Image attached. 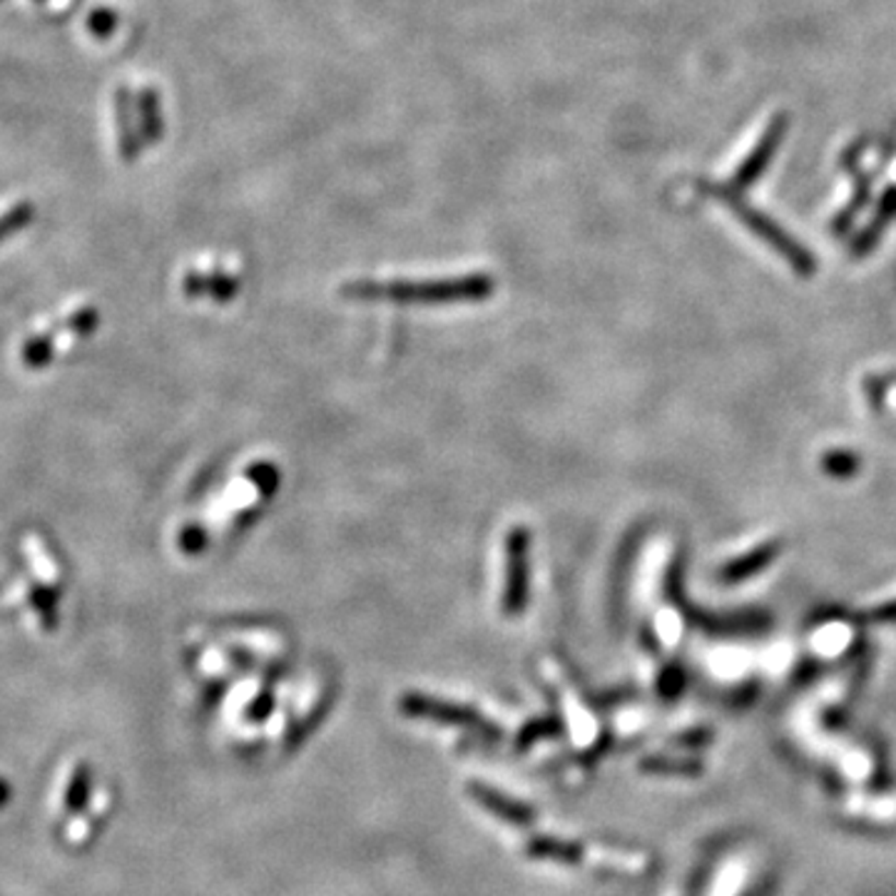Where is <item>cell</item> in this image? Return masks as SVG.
Instances as JSON below:
<instances>
[{
  "label": "cell",
  "mask_w": 896,
  "mask_h": 896,
  "mask_svg": "<svg viewBox=\"0 0 896 896\" xmlns=\"http://www.w3.org/2000/svg\"><path fill=\"white\" fill-rule=\"evenodd\" d=\"M735 210L742 214V220H745V222L749 224V228L763 234V237H765L769 244H772V247L780 249L782 255H784L787 259H790L796 269H802V271H810V269H812V259H810L807 252H804L802 247H796V244L790 242V237H787L784 232L777 230L775 224H769L763 214L747 210V207H742V205H735Z\"/></svg>",
  "instance_id": "6da1fadb"
},
{
  "label": "cell",
  "mask_w": 896,
  "mask_h": 896,
  "mask_svg": "<svg viewBox=\"0 0 896 896\" xmlns=\"http://www.w3.org/2000/svg\"><path fill=\"white\" fill-rule=\"evenodd\" d=\"M784 128H787L784 117H775V123L769 125V130L765 132L763 142L757 144L753 155H749L745 165L740 167V172L735 175V183H732V185H735L737 189H745V187L753 185L759 175H763L765 167H767V162H769V158H772V152H775L777 148H780V140H782V135H784Z\"/></svg>",
  "instance_id": "7a4b0ae2"
},
{
  "label": "cell",
  "mask_w": 896,
  "mask_h": 896,
  "mask_svg": "<svg viewBox=\"0 0 896 896\" xmlns=\"http://www.w3.org/2000/svg\"><path fill=\"white\" fill-rule=\"evenodd\" d=\"M78 802H88L85 796V772L78 763H68L60 769L58 784L53 790V810L58 814H66L75 807Z\"/></svg>",
  "instance_id": "3957f363"
},
{
  "label": "cell",
  "mask_w": 896,
  "mask_h": 896,
  "mask_svg": "<svg viewBox=\"0 0 896 896\" xmlns=\"http://www.w3.org/2000/svg\"><path fill=\"white\" fill-rule=\"evenodd\" d=\"M470 792L476 794V800L481 802L488 812L498 814V817L505 819V822H513V825H531V822H533V812L526 807V804L513 802L501 792L488 790V787H484V784L474 787Z\"/></svg>",
  "instance_id": "277c9868"
},
{
  "label": "cell",
  "mask_w": 896,
  "mask_h": 896,
  "mask_svg": "<svg viewBox=\"0 0 896 896\" xmlns=\"http://www.w3.org/2000/svg\"><path fill=\"white\" fill-rule=\"evenodd\" d=\"M115 123H117V144H120V152L125 160H132L135 152H138V140H135L132 132V120H130V100L125 90H117L115 93Z\"/></svg>",
  "instance_id": "5b68a950"
},
{
  "label": "cell",
  "mask_w": 896,
  "mask_h": 896,
  "mask_svg": "<svg viewBox=\"0 0 896 896\" xmlns=\"http://www.w3.org/2000/svg\"><path fill=\"white\" fill-rule=\"evenodd\" d=\"M138 110H140V128L144 132L148 142H155L162 135V113H160V100L152 93V88H140L138 90Z\"/></svg>",
  "instance_id": "8992f818"
},
{
  "label": "cell",
  "mask_w": 896,
  "mask_h": 896,
  "mask_svg": "<svg viewBox=\"0 0 896 896\" xmlns=\"http://www.w3.org/2000/svg\"><path fill=\"white\" fill-rule=\"evenodd\" d=\"M528 852L533 857L556 859V862H563V864H575L578 859H581V847L573 845V841H560V839H533Z\"/></svg>",
  "instance_id": "52a82bcc"
},
{
  "label": "cell",
  "mask_w": 896,
  "mask_h": 896,
  "mask_svg": "<svg viewBox=\"0 0 896 896\" xmlns=\"http://www.w3.org/2000/svg\"><path fill=\"white\" fill-rule=\"evenodd\" d=\"M33 217V207L28 202H18L13 207H8V210L0 214V240L8 237V234L25 228V224L31 222Z\"/></svg>",
  "instance_id": "ba28073f"
},
{
  "label": "cell",
  "mask_w": 896,
  "mask_h": 896,
  "mask_svg": "<svg viewBox=\"0 0 896 896\" xmlns=\"http://www.w3.org/2000/svg\"><path fill=\"white\" fill-rule=\"evenodd\" d=\"M88 28L93 31L97 38H103V35L115 28V13L107 11V8H97V11H93L88 18Z\"/></svg>",
  "instance_id": "9c48e42d"
},
{
  "label": "cell",
  "mask_w": 896,
  "mask_h": 896,
  "mask_svg": "<svg viewBox=\"0 0 896 896\" xmlns=\"http://www.w3.org/2000/svg\"><path fill=\"white\" fill-rule=\"evenodd\" d=\"M769 554H772V550H763V554L749 556L747 563H735V566H730V568L725 570V575L730 578V581H740V578H742V575H747L749 570H755V568L763 566L765 560L769 558Z\"/></svg>",
  "instance_id": "30bf717a"
},
{
  "label": "cell",
  "mask_w": 896,
  "mask_h": 896,
  "mask_svg": "<svg viewBox=\"0 0 896 896\" xmlns=\"http://www.w3.org/2000/svg\"><path fill=\"white\" fill-rule=\"evenodd\" d=\"M90 835V817L85 814H72V819L68 822V839L72 845H80Z\"/></svg>",
  "instance_id": "8fae6325"
},
{
  "label": "cell",
  "mask_w": 896,
  "mask_h": 896,
  "mask_svg": "<svg viewBox=\"0 0 896 896\" xmlns=\"http://www.w3.org/2000/svg\"><path fill=\"white\" fill-rule=\"evenodd\" d=\"M68 5H70V0H50L53 11H66Z\"/></svg>",
  "instance_id": "7c38bea8"
},
{
  "label": "cell",
  "mask_w": 896,
  "mask_h": 896,
  "mask_svg": "<svg viewBox=\"0 0 896 896\" xmlns=\"http://www.w3.org/2000/svg\"><path fill=\"white\" fill-rule=\"evenodd\" d=\"M5 800H8V787L3 782V777H0V804H3Z\"/></svg>",
  "instance_id": "4fadbf2b"
}]
</instances>
